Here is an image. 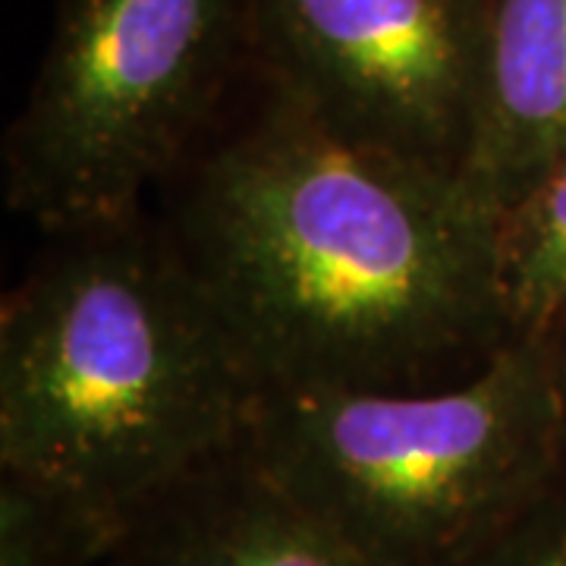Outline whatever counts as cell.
<instances>
[{
    "label": "cell",
    "mask_w": 566,
    "mask_h": 566,
    "mask_svg": "<svg viewBox=\"0 0 566 566\" xmlns=\"http://www.w3.org/2000/svg\"><path fill=\"white\" fill-rule=\"evenodd\" d=\"M170 177L161 230L262 390L457 385L510 340L494 211L271 92ZM161 189V192H164Z\"/></svg>",
    "instance_id": "cell-1"
},
{
    "label": "cell",
    "mask_w": 566,
    "mask_h": 566,
    "mask_svg": "<svg viewBox=\"0 0 566 566\" xmlns=\"http://www.w3.org/2000/svg\"><path fill=\"white\" fill-rule=\"evenodd\" d=\"M259 385L161 223L54 237L0 308V469L133 523L243 438Z\"/></svg>",
    "instance_id": "cell-2"
},
{
    "label": "cell",
    "mask_w": 566,
    "mask_h": 566,
    "mask_svg": "<svg viewBox=\"0 0 566 566\" xmlns=\"http://www.w3.org/2000/svg\"><path fill=\"white\" fill-rule=\"evenodd\" d=\"M240 450L368 566H457L560 472L538 337L457 385L262 390Z\"/></svg>",
    "instance_id": "cell-3"
},
{
    "label": "cell",
    "mask_w": 566,
    "mask_h": 566,
    "mask_svg": "<svg viewBox=\"0 0 566 566\" xmlns=\"http://www.w3.org/2000/svg\"><path fill=\"white\" fill-rule=\"evenodd\" d=\"M252 73V0H57L3 139L10 208L48 237L129 223Z\"/></svg>",
    "instance_id": "cell-4"
},
{
    "label": "cell",
    "mask_w": 566,
    "mask_h": 566,
    "mask_svg": "<svg viewBox=\"0 0 566 566\" xmlns=\"http://www.w3.org/2000/svg\"><path fill=\"white\" fill-rule=\"evenodd\" d=\"M494 0H252V76L349 145L463 177Z\"/></svg>",
    "instance_id": "cell-5"
},
{
    "label": "cell",
    "mask_w": 566,
    "mask_h": 566,
    "mask_svg": "<svg viewBox=\"0 0 566 566\" xmlns=\"http://www.w3.org/2000/svg\"><path fill=\"white\" fill-rule=\"evenodd\" d=\"M123 566H368L249 463L240 444L129 523Z\"/></svg>",
    "instance_id": "cell-6"
},
{
    "label": "cell",
    "mask_w": 566,
    "mask_h": 566,
    "mask_svg": "<svg viewBox=\"0 0 566 566\" xmlns=\"http://www.w3.org/2000/svg\"><path fill=\"white\" fill-rule=\"evenodd\" d=\"M566 151V0H494L482 129L465 180L497 214Z\"/></svg>",
    "instance_id": "cell-7"
},
{
    "label": "cell",
    "mask_w": 566,
    "mask_h": 566,
    "mask_svg": "<svg viewBox=\"0 0 566 566\" xmlns=\"http://www.w3.org/2000/svg\"><path fill=\"white\" fill-rule=\"evenodd\" d=\"M497 293L513 337L566 315V151L494 218Z\"/></svg>",
    "instance_id": "cell-8"
},
{
    "label": "cell",
    "mask_w": 566,
    "mask_h": 566,
    "mask_svg": "<svg viewBox=\"0 0 566 566\" xmlns=\"http://www.w3.org/2000/svg\"><path fill=\"white\" fill-rule=\"evenodd\" d=\"M126 535L98 506L0 469V566H111Z\"/></svg>",
    "instance_id": "cell-9"
},
{
    "label": "cell",
    "mask_w": 566,
    "mask_h": 566,
    "mask_svg": "<svg viewBox=\"0 0 566 566\" xmlns=\"http://www.w3.org/2000/svg\"><path fill=\"white\" fill-rule=\"evenodd\" d=\"M457 566H566V472Z\"/></svg>",
    "instance_id": "cell-10"
},
{
    "label": "cell",
    "mask_w": 566,
    "mask_h": 566,
    "mask_svg": "<svg viewBox=\"0 0 566 566\" xmlns=\"http://www.w3.org/2000/svg\"><path fill=\"white\" fill-rule=\"evenodd\" d=\"M545 346L547 378H551V394H554V412H557V438H560V463L566 472V315L554 322L545 334H538Z\"/></svg>",
    "instance_id": "cell-11"
},
{
    "label": "cell",
    "mask_w": 566,
    "mask_h": 566,
    "mask_svg": "<svg viewBox=\"0 0 566 566\" xmlns=\"http://www.w3.org/2000/svg\"><path fill=\"white\" fill-rule=\"evenodd\" d=\"M111 566H123V560H120V557H117V560H114V564H111Z\"/></svg>",
    "instance_id": "cell-12"
}]
</instances>
